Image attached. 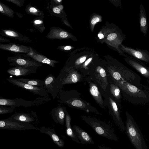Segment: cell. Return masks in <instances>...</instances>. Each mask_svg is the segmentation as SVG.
Instances as JSON below:
<instances>
[{
    "label": "cell",
    "instance_id": "cell-1",
    "mask_svg": "<svg viewBox=\"0 0 149 149\" xmlns=\"http://www.w3.org/2000/svg\"><path fill=\"white\" fill-rule=\"evenodd\" d=\"M136 149H148L142 134L133 118L127 116L125 131Z\"/></svg>",
    "mask_w": 149,
    "mask_h": 149
},
{
    "label": "cell",
    "instance_id": "cell-2",
    "mask_svg": "<svg viewBox=\"0 0 149 149\" xmlns=\"http://www.w3.org/2000/svg\"><path fill=\"white\" fill-rule=\"evenodd\" d=\"M82 119L99 135L109 140H118L114 129L110 125L96 119L85 116H82Z\"/></svg>",
    "mask_w": 149,
    "mask_h": 149
},
{
    "label": "cell",
    "instance_id": "cell-3",
    "mask_svg": "<svg viewBox=\"0 0 149 149\" xmlns=\"http://www.w3.org/2000/svg\"><path fill=\"white\" fill-rule=\"evenodd\" d=\"M0 129L14 130H38L32 124L19 122L10 117L6 119L0 120Z\"/></svg>",
    "mask_w": 149,
    "mask_h": 149
},
{
    "label": "cell",
    "instance_id": "cell-4",
    "mask_svg": "<svg viewBox=\"0 0 149 149\" xmlns=\"http://www.w3.org/2000/svg\"><path fill=\"white\" fill-rule=\"evenodd\" d=\"M7 60L9 63L10 66L34 67L38 65L35 62L23 57L19 54L8 57Z\"/></svg>",
    "mask_w": 149,
    "mask_h": 149
},
{
    "label": "cell",
    "instance_id": "cell-5",
    "mask_svg": "<svg viewBox=\"0 0 149 149\" xmlns=\"http://www.w3.org/2000/svg\"><path fill=\"white\" fill-rule=\"evenodd\" d=\"M6 79L13 85L28 90L35 94L45 96L47 95L45 90L41 87L31 85L12 78L9 77Z\"/></svg>",
    "mask_w": 149,
    "mask_h": 149
},
{
    "label": "cell",
    "instance_id": "cell-6",
    "mask_svg": "<svg viewBox=\"0 0 149 149\" xmlns=\"http://www.w3.org/2000/svg\"><path fill=\"white\" fill-rule=\"evenodd\" d=\"M72 129L75 136L81 144H94V141L90 135L79 127L74 125L72 126Z\"/></svg>",
    "mask_w": 149,
    "mask_h": 149
},
{
    "label": "cell",
    "instance_id": "cell-7",
    "mask_svg": "<svg viewBox=\"0 0 149 149\" xmlns=\"http://www.w3.org/2000/svg\"><path fill=\"white\" fill-rule=\"evenodd\" d=\"M0 49L17 53H28L29 48L23 45L15 43L2 44L0 43Z\"/></svg>",
    "mask_w": 149,
    "mask_h": 149
},
{
    "label": "cell",
    "instance_id": "cell-8",
    "mask_svg": "<svg viewBox=\"0 0 149 149\" xmlns=\"http://www.w3.org/2000/svg\"><path fill=\"white\" fill-rule=\"evenodd\" d=\"M29 105V102L21 98H16L10 99L0 97V105L18 107L20 106L27 107Z\"/></svg>",
    "mask_w": 149,
    "mask_h": 149
},
{
    "label": "cell",
    "instance_id": "cell-9",
    "mask_svg": "<svg viewBox=\"0 0 149 149\" xmlns=\"http://www.w3.org/2000/svg\"><path fill=\"white\" fill-rule=\"evenodd\" d=\"M0 35L2 37L12 38L19 42H25L28 40L25 36L17 31L11 29H2L0 31Z\"/></svg>",
    "mask_w": 149,
    "mask_h": 149
},
{
    "label": "cell",
    "instance_id": "cell-10",
    "mask_svg": "<svg viewBox=\"0 0 149 149\" xmlns=\"http://www.w3.org/2000/svg\"><path fill=\"white\" fill-rule=\"evenodd\" d=\"M33 67L14 66L8 69L7 72L11 75L16 76H26L35 72Z\"/></svg>",
    "mask_w": 149,
    "mask_h": 149
},
{
    "label": "cell",
    "instance_id": "cell-11",
    "mask_svg": "<svg viewBox=\"0 0 149 149\" xmlns=\"http://www.w3.org/2000/svg\"><path fill=\"white\" fill-rule=\"evenodd\" d=\"M39 130L41 133L49 135L53 142L58 147L60 148L64 147L65 144L64 141L56 134L54 129L42 127H40Z\"/></svg>",
    "mask_w": 149,
    "mask_h": 149
},
{
    "label": "cell",
    "instance_id": "cell-12",
    "mask_svg": "<svg viewBox=\"0 0 149 149\" xmlns=\"http://www.w3.org/2000/svg\"><path fill=\"white\" fill-rule=\"evenodd\" d=\"M17 121L30 123L35 121L34 118L29 113L17 112L16 111L10 117Z\"/></svg>",
    "mask_w": 149,
    "mask_h": 149
},
{
    "label": "cell",
    "instance_id": "cell-13",
    "mask_svg": "<svg viewBox=\"0 0 149 149\" xmlns=\"http://www.w3.org/2000/svg\"><path fill=\"white\" fill-rule=\"evenodd\" d=\"M121 49L124 52L131 55L135 58L143 61H147V54L142 51L136 50L131 48L121 45Z\"/></svg>",
    "mask_w": 149,
    "mask_h": 149
},
{
    "label": "cell",
    "instance_id": "cell-14",
    "mask_svg": "<svg viewBox=\"0 0 149 149\" xmlns=\"http://www.w3.org/2000/svg\"><path fill=\"white\" fill-rule=\"evenodd\" d=\"M27 55L36 61L47 64L52 67H54V64L56 63L55 61L51 60L43 56L34 53L31 49L30 48H29V51Z\"/></svg>",
    "mask_w": 149,
    "mask_h": 149
},
{
    "label": "cell",
    "instance_id": "cell-15",
    "mask_svg": "<svg viewBox=\"0 0 149 149\" xmlns=\"http://www.w3.org/2000/svg\"><path fill=\"white\" fill-rule=\"evenodd\" d=\"M71 121L70 116L68 114H67L66 115L65 118L66 134L72 140L77 143H80L74 133L71 125Z\"/></svg>",
    "mask_w": 149,
    "mask_h": 149
},
{
    "label": "cell",
    "instance_id": "cell-16",
    "mask_svg": "<svg viewBox=\"0 0 149 149\" xmlns=\"http://www.w3.org/2000/svg\"><path fill=\"white\" fill-rule=\"evenodd\" d=\"M80 75L75 71H73L68 74L63 80L62 83L63 84L74 83L80 80Z\"/></svg>",
    "mask_w": 149,
    "mask_h": 149
},
{
    "label": "cell",
    "instance_id": "cell-17",
    "mask_svg": "<svg viewBox=\"0 0 149 149\" xmlns=\"http://www.w3.org/2000/svg\"><path fill=\"white\" fill-rule=\"evenodd\" d=\"M90 92L96 101L99 104H103V100L99 90L95 84L91 83L90 85Z\"/></svg>",
    "mask_w": 149,
    "mask_h": 149
},
{
    "label": "cell",
    "instance_id": "cell-18",
    "mask_svg": "<svg viewBox=\"0 0 149 149\" xmlns=\"http://www.w3.org/2000/svg\"><path fill=\"white\" fill-rule=\"evenodd\" d=\"M0 13L9 17H14L15 11L7 5L0 1Z\"/></svg>",
    "mask_w": 149,
    "mask_h": 149
},
{
    "label": "cell",
    "instance_id": "cell-19",
    "mask_svg": "<svg viewBox=\"0 0 149 149\" xmlns=\"http://www.w3.org/2000/svg\"><path fill=\"white\" fill-rule=\"evenodd\" d=\"M16 79L20 81L35 86L41 87L45 84L43 81L37 79L24 78H17Z\"/></svg>",
    "mask_w": 149,
    "mask_h": 149
},
{
    "label": "cell",
    "instance_id": "cell-20",
    "mask_svg": "<svg viewBox=\"0 0 149 149\" xmlns=\"http://www.w3.org/2000/svg\"><path fill=\"white\" fill-rule=\"evenodd\" d=\"M129 62L132 67L139 71L142 74L146 77L149 76V72L145 68L138 63L131 60H130Z\"/></svg>",
    "mask_w": 149,
    "mask_h": 149
},
{
    "label": "cell",
    "instance_id": "cell-21",
    "mask_svg": "<svg viewBox=\"0 0 149 149\" xmlns=\"http://www.w3.org/2000/svg\"><path fill=\"white\" fill-rule=\"evenodd\" d=\"M65 116L64 112L63 109L61 108H58L56 113V120L55 122L63 125L64 122Z\"/></svg>",
    "mask_w": 149,
    "mask_h": 149
},
{
    "label": "cell",
    "instance_id": "cell-22",
    "mask_svg": "<svg viewBox=\"0 0 149 149\" xmlns=\"http://www.w3.org/2000/svg\"><path fill=\"white\" fill-rule=\"evenodd\" d=\"M145 14L143 10L141 9L140 17V27L141 30L144 33H146L147 28V20Z\"/></svg>",
    "mask_w": 149,
    "mask_h": 149
},
{
    "label": "cell",
    "instance_id": "cell-23",
    "mask_svg": "<svg viewBox=\"0 0 149 149\" xmlns=\"http://www.w3.org/2000/svg\"><path fill=\"white\" fill-rule=\"evenodd\" d=\"M15 108V107H6L0 105V114L12 113L14 111Z\"/></svg>",
    "mask_w": 149,
    "mask_h": 149
},
{
    "label": "cell",
    "instance_id": "cell-24",
    "mask_svg": "<svg viewBox=\"0 0 149 149\" xmlns=\"http://www.w3.org/2000/svg\"><path fill=\"white\" fill-rule=\"evenodd\" d=\"M69 103L74 107H76L84 108L85 107V105L82 101L78 99H74L71 101V102L69 101Z\"/></svg>",
    "mask_w": 149,
    "mask_h": 149
},
{
    "label": "cell",
    "instance_id": "cell-25",
    "mask_svg": "<svg viewBox=\"0 0 149 149\" xmlns=\"http://www.w3.org/2000/svg\"><path fill=\"white\" fill-rule=\"evenodd\" d=\"M110 89L111 92L113 96L116 98H119L120 97V92L118 88L116 86L111 85Z\"/></svg>",
    "mask_w": 149,
    "mask_h": 149
},
{
    "label": "cell",
    "instance_id": "cell-26",
    "mask_svg": "<svg viewBox=\"0 0 149 149\" xmlns=\"http://www.w3.org/2000/svg\"><path fill=\"white\" fill-rule=\"evenodd\" d=\"M100 17L98 15L94 16L91 19V23L92 28L93 29L95 24L98 22L101 21Z\"/></svg>",
    "mask_w": 149,
    "mask_h": 149
},
{
    "label": "cell",
    "instance_id": "cell-27",
    "mask_svg": "<svg viewBox=\"0 0 149 149\" xmlns=\"http://www.w3.org/2000/svg\"><path fill=\"white\" fill-rule=\"evenodd\" d=\"M6 1L12 3L19 7H21L23 5L24 1L23 0H6Z\"/></svg>",
    "mask_w": 149,
    "mask_h": 149
},
{
    "label": "cell",
    "instance_id": "cell-28",
    "mask_svg": "<svg viewBox=\"0 0 149 149\" xmlns=\"http://www.w3.org/2000/svg\"><path fill=\"white\" fill-rule=\"evenodd\" d=\"M117 37V35L115 33H112L109 34L107 36V39L109 41L114 40Z\"/></svg>",
    "mask_w": 149,
    "mask_h": 149
},
{
    "label": "cell",
    "instance_id": "cell-29",
    "mask_svg": "<svg viewBox=\"0 0 149 149\" xmlns=\"http://www.w3.org/2000/svg\"><path fill=\"white\" fill-rule=\"evenodd\" d=\"M53 79L54 77L52 76H49L45 80L44 82L46 86L52 82Z\"/></svg>",
    "mask_w": 149,
    "mask_h": 149
},
{
    "label": "cell",
    "instance_id": "cell-30",
    "mask_svg": "<svg viewBox=\"0 0 149 149\" xmlns=\"http://www.w3.org/2000/svg\"><path fill=\"white\" fill-rule=\"evenodd\" d=\"M86 57L84 56L81 57L79 59L77 60L75 63V65H78L83 63L86 60Z\"/></svg>",
    "mask_w": 149,
    "mask_h": 149
},
{
    "label": "cell",
    "instance_id": "cell-31",
    "mask_svg": "<svg viewBox=\"0 0 149 149\" xmlns=\"http://www.w3.org/2000/svg\"><path fill=\"white\" fill-rule=\"evenodd\" d=\"M59 36L61 38H65L68 37V34L65 31H61L59 33Z\"/></svg>",
    "mask_w": 149,
    "mask_h": 149
},
{
    "label": "cell",
    "instance_id": "cell-32",
    "mask_svg": "<svg viewBox=\"0 0 149 149\" xmlns=\"http://www.w3.org/2000/svg\"><path fill=\"white\" fill-rule=\"evenodd\" d=\"M129 90L132 93H135L137 91V88L135 86L130 85L128 87Z\"/></svg>",
    "mask_w": 149,
    "mask_h": 149
},
{
    "label": "cell",
    "instance_id": "cell-33",
    "mask_svg": "<svg viewBox=\"0 0 149 149\" xmlns=\"http://www.w3.org/2000/svg\"><path fill=\"white\" fill-rule=\"evenodd\" d=\"M113 78L116 80H119L121 78V75L117 72H115L113 74Z\"/></svg>",
    "mask_w": 149,
    "mask_h": 149
},
{
    "label": "cell",
    "instance_id": "cell-34",
    "mask_svg": "<svg viewBox=\"0 0 149 149\" xmlns=\"http://www.w3.org/2000/svg\"><path fill=\"white\" fill-rule=\"evenodd\" d=\"M10 41V39L4 38L0 36V42H8Z\"/></svg>",
    "mask_w": 149,
    "mask_h": 149
},
{
    "label": "cell",
    "instance_id": "cell-35",
    "mask_svg": "<svg viewBox=\"0 0 149 149\" xmlns=\"http://www.w3.org/2000/svg\"><path fill=\"white\" fill-rule=\"evenodd\" d=\"M53 12L57 14H59L61 12V10L60 8L57 7H54L53 8Z\"/></svg>",
    "mask_w": 149,
    "mask_h": 149
},
{
    "label": "cell",
    "instance_id": "cell-36",
    "mask_svg": "<svg viewBox=\"0 0 149 149\" xmlns=\"http://www.w3.org/2000/svg\"><path fill=\"white\" fill-rule=\"evenodd\" d=\"M92 60V58H90L88 59L85 62L84 66V67H85Z\"/></svg>",
    "mask_w": 149,
    "mask_h": 149
},
{
    "label": "cell",
    "instance_id": "cell-37",
    "mask_svg": "<svg viewBox=\"0 0 149 149\" xmlns=\"http://www.w3.org/2000/svg\"><path fill=\"white\" fill-rule=\"evenodd\" d=\"M98 147L99 149H111L110 148L103 146H98Z\"/></svg>",
    "mask_w": 149,
    "mask_h": 149
},
{
    "label": "cell",
    "instance_id": "cell-38",
    "mask_svg": "<svg viewBox=\"0 0 149 149\" xmlns=\"http://www.w3.org/2000/svg\"><path fill=\"white\" fill-rule=\"evenodd\" d=\"M98 36L100 39H103L104 37V35L101 33H99L98 34Z\"/></svg>",
    "mask_w": 149,
    "mask_h": 149
},
{
    "label": "cell",
    "instance_id": "cell-39",
    "mask_svg": "<svg viewBox=\"0 0 149 149\" xmlns=\"http://www.w3.org/2000/svg\"><path fill=\"white\" fill-rule=\"evenodd\" d=\"M71 48L72 47L71 46H65L64 47V49L65 50H69L71 49Z\"/></svg>",
    "mask_w": 149,
    "mask_h": 149
},
{
    "label": "cell",
    "instance_id": "cell-40",
    "mask_svg": "<svg viewBox=\"0 0 149 149\" xmlns=\"http://www.w3.org/2000/svg\"><path fill=\"white\" fill-rule=\"evenodd\" d=\"M34 23L36 24H39L41 23V22L39 20H36L34 22Z\"/></svg>",
    "mask_w": 149,
    "mask_h": 149
},
{
    "label": "cell",
    "instance_id": "cell-41",
    "mask_svg": "<svg viewBox=\"0 0 149 149\" xmlns=\"http://www.w3.org/2000/svg\"><path fill=\"white\" fill-rule=\"evenodd\" d=\"M56 1L59 2H60L61 1H62L61 0H57Z\"/></svg>",
    "mask_w": 149,
    "mask_h": 149
}]
</instances>
